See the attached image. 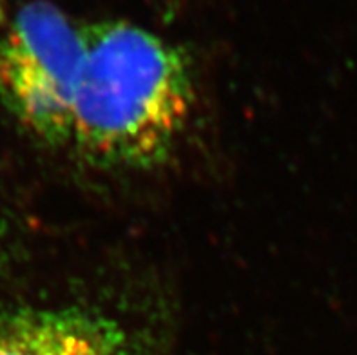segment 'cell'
I'll return each instance as SVG.
<instances>
[{"label":"cell","mask_w":357,"mask_h":355,"mask_svg":"<svg viewBox=\"0 0 357 355\" xmlns=\"http://www.w3.org/2000/svg\"><path fill=\"white\" fill-rule=\"evenodd\" d=\"M0 355H142L122 324L80 306L0 308Z\"/></svg>","instance_id":"3"},{"label":"cell","mask_w":357,"mask_h":355,"mask_svg":"<svg viewBox=\"0 0 357 355\" xmlns=\"http://www.w3.org/2000/svg\"><path fill=\"white\" fill-rule=\"evenodd\" d=\"M71 145L104 169L162 165L185 130L195 82L185 53L129 22L86 26Z\"/></svg>","instance_id":"1"},{"label":"cell","mask_w":357,"mask_h":355,"mask_svg":"<svg viewBox=\"0 0 357 355\" xmlns=\"http://www.w3.org/2000/svg\"><path fill=\"white\" fill-rule=\"evenodd\" d=\"M2 2H4V0H0V15L4 13V9H2Z\"/></svg>","instance_id":"5"},{"label":"cell","mask_w":357,"mask_h":355,"mask_svg":"<svg viewBox=\"0 0 357 355\" xmlns=\"http://www.w3.org/2000/svg\"><path fill=\"white\" fill-rule=\"evenodd\" d=\"M86 53V26L50 2L35 0L13 17L0 15V102L42 144H71Z\"/></svg>","instance_id":"2"},{"label":"cell","mask_w":357,"mask_h":355,"mask_svg":"<svg viewBox=\"0 0 357 355\" xmlns=\"http://www.w3.org/2000/svg\"><path fill=\"white\" fill-rule=\"evenodd\" d=\"M4 266V241H2V230H0V270Z\"/></svg>","instance_id":"4"}]
</instances>
